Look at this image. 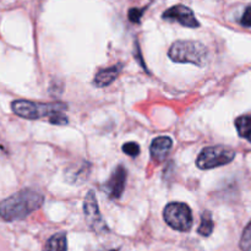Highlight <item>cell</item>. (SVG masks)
Returning <instances> with one entry per match:
<instances>
[{
	"label": "cell",
	"instance_id": "cell-4",
	"mask_svg": "<svg viewBox=\"0 0 251 251\" xmlns=\"http://www.w3.org/2000/svg\"><path fill=\"white\" fill-rule=\"evenodd\" d=\"M163 218L167 225L179 232H188L193 226L190 207L183 202H171L164 207Z\"/></svg>",
	"mask_w": 251,
	"mask_h": 251
},
{
	"label": "cell",
	"instance_id": "cell-8",
	"mask_svg": "<svg viewBox=\"0 0 251 251\" xmlns=\"http://www.w3.org/2000/svg\"><path fill=\"white\" fill-rule=\"evenodd\" d=\"M126 169L118 166L113 172L109 180L104 184V190L110 199H119L125 190L126 184Z\"/></svg>",
	"mask_w": 251,
	"mask_h": 251
},
{
	"label": "cell",
	"instance_id": "cell-6",
	"mask_svg": "<svg viewBox=\"0 0 251 251\" xmlns=\"http://www.w3.org/2000/svg\"><path fill=\"white\" fill-rule=\"evenodd\" d=\"M83 212H85V218L87 226L96 233H104L107 232L108 228L105 222L103 221L102 215L100 212L97 199H96L95 191H88L83 202Z\"/></svg>",
	"mask_w": 251,
	"mask_h": 251
},
{
	"label": "cell",
	"instance_id": "cell-10",
	"mask_svg": "<svg viewBox=\"0 0 251 251\" xmlns=\"http://www.w3.org/2000/svg\"><path fill=\"white\" fill-rule=\"evenodd\" d=\"M122 68L123 64H118V65L112 66V68L102 69V70H100L96 74L93 82H95L97 87H105V86L110 85L119 76Z\"/></svg>",
	"mask_w": 251,
	"mask_h": 251
},
{
	"label": "cell",
	"instance_id": "cell-1",
	"mask_svg": "<svg viewBox=\"0 0 251 251\" xmlns=\"http://www.w3.org/2000/svg\"><path fill=\"white\" fill-rule=\"evenodd\" d=\"M44 198L32 189L15 193L0 202V217L6 222H14L26 218L43 205Z\"/></svg>",
	"mask_w": 251,
	"mask_h": 251
},
{
	"label": "cell",
	"instance_id": "cell-14",
	"mask_svg": "<svg viewBox=\"0 0 251 251\" xmlns=\"http://www.w3.org/2000/svg\"><path fill=\"white\" fill-rule=\"evenodd\" d=\"M240 249L243 251H251V222L247 226L240 239Z\"/></svg>",
	"mask_w": 251,
	"mask_h": 251
},
{
	"label": "cell",
	"instance_id": "cell-18",
	"mask_svg": "<svg viewBox=\"0 0 251 251\" xmlns=\"http://www.w3.org/2000/svg\"><path fill=\"white\" fill-rule=\"evenodd\" d=\"M112 251H117V250H112Z\"/></svg>",
	"mask_w": 251,
	"mask_h": 251
},
{
	"label": "cell",
	"instance_id": "cell-5",
	"mask_svg": "<svg viewBox=\"0 0 251 251\" xmlns=\"http://www.w3.org/2000/svg\"><path fill=\"white\" fill-rule=\"evenodd\" d=\"M235 152L223 146L206 147L199 154L196 164L200 169H212L226 166L234 159Z\"/></svg>",
	"mask_w": 251,
	"mask_h": 251
},
{
	"label": "cell",
	"instance_id": "cell-15",
	"mask_svg": "<svg viewBox=\"0 0 251 251\" xmlns=\"http://www.w3.org/2000/svg\"><path fill=\"white\" fill-rule=\"evenodd\" d=\"M123 151L129 154L130 157H136L140 153V146L136 142H126L123 145Z\"/></svg>",
	"mask_w": 251,
	"mask_h": 251
},
{
	"label": "cell",
	"instance_id": "cell-3",
	"mask_svg": "<svg viewBox=\"0 0 251 251\" xmlns=\"http://www.w3.org/2000/svg\"><path fill=\"white\" fill-rule=\"evenodd\" d=\"M12 112L24 119L36 120L41 118L50 119L53 115L58 113H64L68 109V105L61 102L53 103H36L31 100H19L11 103Z\"/></svg>",
	"mask_w": 251,
	"mask_h": 251
},
{
	"label": "cell",
	"instance_id": "cell-9",
	"mask_svg": "<svg viewBox=\"0 0 251 251\" xmlns=\"http://www.w3.org/2000/svg\"><path fill=\"white\" fill-rule=\"evenodd\" d=\"M172 146H173V141H172L171 137L168 136H159L152 141L151 144V156L152 158L156 159V161L161 162L163 159H166V157L168 156L169 151H171Z\"/></svg>",
	"mask_w": 251,
	"mask_h": 251
},
{
	"label": "cell",
	"instance_id": "cell-11",
	"mask_svg": "<svg viewBox=\"0 0 251 251\" xmlns=\"http://www.w3.org/2000/svg\"><path fill=\"white\" fill-rule=\"evenodd\" d=\"M43 251H68L65 233H56L49 238Z\"/></svg>",
	"mask_w": 251,
	"mask_h": 251
},
{
	"label": "cell",
	"instance_id": "cell-2",
	"mask_svg": "<svg viewBox=\"0 0 251 251\" xmlns=\"http://www.w3.org/2000/svg\"><path fill=\"white\" fill-rule=\"evenodd\" d=\"M168 55L176 63H191L200 68L207 65L208 61L207 48L195 41H176L172 44Z\"/></svg>",
	"mask_w": 251,
	"mask_h": 251
},
{
	"label": "cell",
	"instance_id": "cell-12",
	"mask_svg": "<svg viewBox=\"0 0 251 251\" xmlns=\"http://www.w3.org/2000/svg\"><path fill=\"white\" fill-rule=\"evenodd\" d=\"M235 126H237L238 134L243 139L251 142V114L242 115L235 120Z\"/></svg>",
	"mask_w": 251,
	"mask_h": 251
},
{
	"label": "cell",
	"instance_id": "cell-16",
	"mask_svg": "<svg viewBox=\"0 0 251 251\" xmlns=\"http://www.w3.org/2000/svg\"><path fill=\"white\" fill-rule=\"evenodd\" d=\"M144 11H145L144 9H136V7H132V9H130L129 11V20L131 22H136V24H139Z\"/></svg>",
	"mask_w": 251,
	"mask_h": 251
},
{
	"label": "cell",
	"instance_id": "cell-13",
	"mask_svg": "<svg viewBox=\"0 0 251 251\" xmlns=\"http://www.w3.org/2000/svg\"><path fill=\"white\" fill-rule=\"evenodd\" d=\"M213 228H215V223L212 221V216H211V212L208 211H205L201 215V225L199 227L198 233L202 237H210L213 232Z\"/></svg>",
	"mask_w": 251,
	"mask_h": 251
},
{
	"label": "cell",
	"instance_id": "cell-7",
	"mask_svg": "<svg viewBox=\"0 0 251 251\" xmlns=\"http://www.w3.org/2000/svg\"><path fill=\"white\" fill-rule=\"evenodd\" d=\"M162 17L167 21L179 22L183 26L190 27V28H196L200 26L194 12L185 5H176V6L169 7L163 12Z\"/></svg>",
	"mask_w": 251,
	"mask_h": 251
},
{
	"label": "cell",
	"instance_id": "cell-17",
	"mask_svg": "<svg viewBox=\"0 0 251 251\" xmlns=\"http://www.w3.org/2000/svg\"><path fill=\"white\" fill-rule=\"evenodd\" d=\"M240 24L244 27H251V5L245 9L244 14H243L242 20H240Z\"/></svg>",
	"mask_w": 251,
	"mask_h": 251
}]
</instances>
